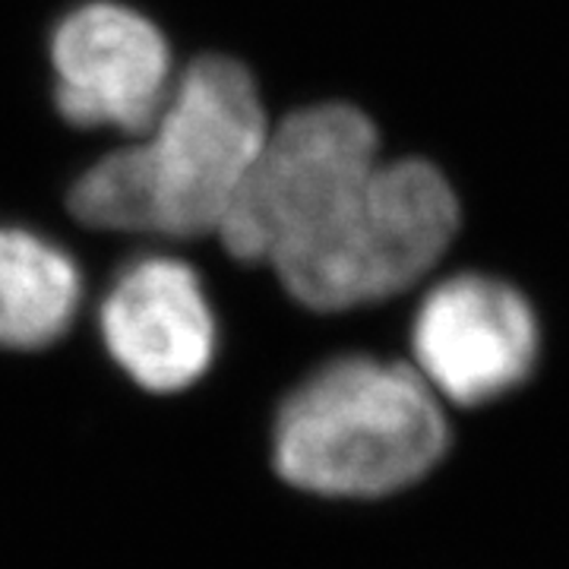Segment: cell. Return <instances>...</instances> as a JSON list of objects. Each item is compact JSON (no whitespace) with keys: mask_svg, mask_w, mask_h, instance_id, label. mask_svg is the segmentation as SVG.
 <instances>
[{"mask_svg":"<svg viewBox=\"0 0 569 569\" xmlns=\"http://www.w3.org/2000/svg\"><path fill=\"white\" fill-rule=\"evenodd\" d=\"M80 305L77 260L36 231L0 224V348L54 346Z\"/></svg>","mask_w":569,"mask_h":569,"instance_id":"cell-8","label":"cell"},{"mask_svg":"<svg viewBox=\"0 0 569 569\" xmlns=\"http://www.w3.org/2000/svg\"><path fill=\"white\" fill-rule=\"evenodd\" d=\"M51 63L58 108L80 127L146 133L174 86L159 26L111 0L82 3L58 22Z\"/></svg>","mask_w":569,"mask_h":569,"instance_id":"cell-6","label":"cell"},{"mask_svg":"<svg viewBox=\"0 0 569 569\" xmlns=\"http://www.w3.org/2000/svg\"><path fill=\"white\" fill-rule=\"evenodd\" d=\"M111 361L146 392H181L216 361L219 326L203 279L178 257H140L114 276L99 310Z\"/></svg>","mask_w":569,"mask_h":569,"instance_id":"cell-7","label":"cell"},{"mask_svg":"<svg viewBox=\"0 0 569 569\" xmlns=\"http://www.w3.org/2000/svg\"><path fill=\"white\" fill-rule=\"evenodd\" d=\"M538 342L529 301L512 284L475 272L430 288L411 326L415 370L456 406H481L519 387Z\"/></svg>","mask_w":569,"mask_h":569,"instance_id":"cell-5","label":"cell"},{"mask_svg":"<svg viewBox=\"0 0 569 569\" xmlns=\"http://www.w3.org/2000/svg\"><path fill=\"white\" fill-rule=\"evenodd\" d=\"M269 130L244 63L222 54L197 58L140 142L82 171L70 190V212L99 231L219 234Z\"/></svg>","mask_w":569,"mask_h":569,"instance_id":"cell-1","label":"cell"},{"mask_svg":"<svg viewBox=\"0 0 569 569\" xmlns=\"http://www.w3.org/2000/svg\"><path fill=\"white\" fill-rule=\"evenodd\" d=\"M459 203L421 159L380 162L310 234L272 260L284 291L310 310H348L425 279L456 238Z\"/></svg>","mask_w":569,"mask_h":569,"instance_id":"cell-3","label":"cell"},{"mask_svg":"<svg viewBox=\"0 0 569 569\" xmlns=\"http://www.w3.org/2000/svg\"><path fill=\"white\" fill-rule=\"evenodd\" d=\"M449 447L440 396L411 365L348 355L291 389L272 462L320 497H383L425 478Z\"/></svg>","mask_w":569,"mask_h":569,"instance_id":"cell-2","label":"cell"},{"mask_svg":"<svg viewBox=\"0 0 569 569\" xmlns=\"http://www.w3.org/2000/svg\"><path fill=\"white\" fill-rule=\"evenodd\" d=\"M380 164V140L358 108L313 104L269 130L219 238L238 260L272 263Z\"/></svg>","mask_w":569,"mask_h":569,"instance_id":"cell-4","label":"cell"}]
</instances>
